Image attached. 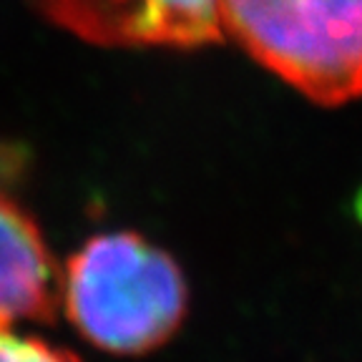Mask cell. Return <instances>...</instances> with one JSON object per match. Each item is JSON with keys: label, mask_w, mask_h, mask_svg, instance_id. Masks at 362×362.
I'll use <instances>...</instances> for the list:
<instances>
[{"label": "cell", "mask_w": 362, "mask_h": 362, "mask_svg": "<svg viewBox=\"0 0 362 362\" xmlns=\"http://www.w3.org/2000/svg\"><path fill=\"white\" fill-rule=\"evenodd\" d=\"M61 307L78 334L111 355H146L174 337L189 287L174 257L141 234L90 237L61 274Z\"/></svg>", "instance_id": "obj_1"}, {"label": "cell", "mask_w": 362, "mask_h": 362, "mask_svg": "<svg viewBox=\"0 0 362 362\" xmlns=\"http://www.w3.org/2000/svg\"><path fill=\"white\" fill-rule=\"evenodd\" d=\"M219 25L325 106L362 96V0H216Z\"/></svg>", "instance_id": "obj_2"}, {"label": "cell", "mask_w": 362, "mask_h": 362, "mask_svg": "<svg viewBox=\"0 0 362 362\" xmlns=\"http://www.w3.org/2000/svg\"><path fill=\"white\" fill-rule=\"evenodd\" d=\"M40 11L98 45L197 48L221 38L216 0H40Z\"/></svg>", "instance_id": "obj_3"}, {"label": "cell", "mask_w": 362, "mask_h": 362, "mask_svg": "<svg viewBox=\"0 0 362 362\" xmlns=\"http://www.w3.org/2000/svg\"><path fill=\"white\" fill-rule=\"evenodd\" d=\"M61 274L33 216L0 192V320L51 322Z\"/></svg>", "instance_id": "obj_4"}, {"label": "cell", "mask_w": 362, "mask_h": 362, "mask_svg": "<svg viewBox=\"0 0 362 362\" xmlns=\"http://www.w3.org/2000/svg\"><path fill=\"white\" fill-rule=\"evenodd\" d=\"M0 362H78V357L33 334L18 332L16 322L0 320Z\"/></svg>", "instance_id": "obj_5"}]
</instances>
